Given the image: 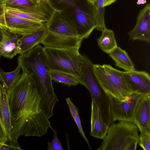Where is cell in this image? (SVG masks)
I'll return each mask as SVG.
<instances>
[{
	"instance_id": "7",
	"label": "cell",
	"mask_w": 150,
	"mask_h": 150,
	"mask_svg": "<svg viewBox=\"0 0 150 150\" xmlns=\"http://www.w3.org/2000/svg\"><path fill=\"white\" fill-rule=\"evenodd\" d=\"M77 25L76 27L79 37L82 40L88 37L95 29V7L90 2L86 8L76 3L72 7Z\"/></svg>"
},
{
	"instance_id": "33",
	"label": "cell",
	"mask_w": 150,
	"mask_h": 150,
	"mask_svg": "<svg viewBox=\"0 0 150 150\" xmlns=\"http://www.w3.org/2000/svg\"><path fill=\"white\" fill-rule=\"evenodd\" d=\"M116 0H104V6H105L110 5L114 2Z\"/></svg>"
},
{
	"instance_id": "5",
	"label": "cell",
	"mask_w": 150,
	"mask_h": 150,
	"mask_svg": "<svg viewBox=\"0 0 150 150\" xmlns=\"http://www.w3.org/2000/svg\"><path fill=\"white\" fill-rule=\"evenodd\" d=\"M93 69L101 86L110 96L122 100L133 93L127 82L124 71L107 64H93Z\"/></svg>"
},
{
	"instance_id": "16",
	"label": "cell",
	"mask_w": 150,
	"mask_h": 150,
	"mask_svg": "<svg viewBox=\"0 0 150 150\" xmlns=\"http://www.w3.org/2000/svg\"><path fill=\"white\" fill-rule=\"evenodd\" d=\"M91 135L100 139H103L105 136L109 127L103 120L98 107L92 101L91 104Z\"/></svg>"
},
{
	"instance_id": "12",
	"label": "cell",
	"mask_w": 150,
	"mask_h": 150,
	"mask_svg": "<svg viewBox=\"0 0 150 150\" xmlns=\"http://www.w3.org/2000/svg\"><path fill=\"white\" fill-rule=\"evenodd\" d=\"M133 123L140 132L150 133V95L140 96L134 112Z\"/></svg>"
},
{
	"instance_id": "24",
	"label": "cell",
	"mask_w": 150,
	"mask_h": 150,
	"mask_svg": "<svg viewBox=\"0 0 150 150\" xmlns=\"http://www.w3.org/2000/svg\"><path fill=\"white\" fill-rule=\"evenodd\" d=\"M70 113L78 127L79 132L86 141L89 149H91L89 141L86 138L82 128L81 120L79 115L78 109L71 100L69 98L66 99Z\"/></svg>"
},
{
	"instance_id": "23",
	"label": "cell",
	"mask_w": 150,
	"mask_h": 150,
	"mask_svg": "<svg viewBox=\"0 0 150 150\" xmlns=\"http://www.w3.org/2000/svg\"><path fill=\"white\" fill-rule=\"evenodd\" d=\"M104 0H96L94 3L95 7V29L101 31L106 28L104 18Z\"/></svg>"
},
{
	"instance_id": "38",
	"label": "cell",
	"mask_w": 150,
	"mask_h": 150,
	"mask_svg": "<svg viewBox=\"0 0 150 150\" xmlns=\"http://www.w3.org/2000/svg\"><path fill=\"white\" fill-rule=\"evenodd\" d=\"M2 143L0 142V149Z\"/></svg>"
},
{
	"instance_id": "27",
	"label": "cell",
	"mask_w": 150,
	"mask_h": 150,
	"mask_svg": "<svg viewBox=\"0 0 150 150\" xmlns=\"http://www.w3.org/2000/svg\"><path fill=\"white\" fill-rule=\"evenodd\" d=\"M22 150L17 141L7 139L1 144L0 150Z\"/></svg>"
},
{
	"instance_id": "19",
	"label": "cell",
	"mask_w": 150,
	"mask_h": 150,
	"mask_svg": "<svg viewBox=\"0 0 150 150\" xmlns=\"http://www.w3.org/2000/svg\"><path fill=\"white\" fill-rule=\"evenodd\" d=\"M116 66L125 71L135 70L134 66L127 53L120 47H117L108 53Z\"/></svg>"
},
{
	"instance_id": "15",
	"label": "cell",
	"mask_w": 150,
	"mask_h": 150,
	"mask_svg": "<svg viewBox=\"0 0 150 150\" xmlns=\"http://www.w3.org/2000/svg\"><path fill=\"white\" fill-rule=\"evenodd\" d=\"M0 123L7 139H12V126L8 96L6 88L0 82Z\"/></svg>"
},
{
	"instance_id": "31",
	"label": "cell",
	"mask_w": 150,
	"mask_h": 150,
	"mask_svg": "<svg viewBox=\"0 0 150 150\" xmlns=\"http://www.w3.org/2000/svg\"><path fill=\"white\" fill-rule=\"evenodd\" d=\"M7 139L4 129L0 123V142L3 143Z\"/></svg>"
},
{
	"instance_id": "37",
	"label": "cell",
	"mask_w": 150,
	"mask_h": 150,
	"mask_svg": "<svg viewBox=\"0 0 150 150\" xmlns=\"http://www.w3.org/2000/svg\"><path fill=\"white\" fill-rule=\"evenodd\" d=\"M2 0L6 2L7 0Z\"/></svg>"
},
{
	"instance_id": "18",
	"label": "cell",
	"mask_w": 150,
	"mask_h": 150,
	"mask_svg": "<svg viewBox=\"0 0 150 150\" xmlns=\"http://www.w3.org/2000/svg\"><path fill=\"white\" fill-rule=\"evenodd\" d=\"M21 36L11 33L7 30L6 35L0 46V59L1 56L12 59L19 54L20 49L18 43Z\"/></svg>"
},
{
	"instance_id": "13",
	"label": "cell",
	"mask_w": 150,
	"mask_h": 150,
	"mask_svg": "<svg viewBox=\"0 0 150 150\" xmlns=\"http://www.w3.org/2000/svg\"><path fill=\"white\" fill-rule=\"evenodd\" d=\"M82 40L79 37L58 36L48 31L41 44L47 48L79 50Z\"/></svg>"
},
{
	"instance_id": "10",
	"label": "cell",
	"mask_w": 150,
	"mask_h": 150,
	"mask_svg": "<svg viewBox=\"0 0 150 150\" xmlns=\"http://www.w3.org/2000/svg\"><path fill=\"white\" fill-rule=\"evenodd\" d=\"M5 17L7 30L11 33L21 36L30 33L46 26L45 24L32 21L6 12Z\"/></svg>"
},
{
	"instance_id": "4",
	"label": "cell",
	"mask_w": 150,
	"mask_h": 150,
	"mask_svg": "<svg viewBox=\"0 0 150 150\" xmlns=\"http://www.w3.org/2000/svg\"><path fill=\"white\" fill-rule=\"evenodd\" d=\"M138 129L133 123L119 121L109 127L98 150H135L139 140Z\"/></svg>"
},
{
	"instance_id": "11",
	"label": "cell",
	"mask_w": 150,
	"mask_h": 150,
	"mask_svg": "<svg viewBox=\"0 0 150 150\" xmlns=\"http://www.w3.org/2000/svg\"><path fill=\"white\" fill-rule=\"evenodd\" d=\"M127 82L133 93L150 95V77L147 72L135 70L124 71Z\"/></svg>"
},
{
	"instance_id": "30",
	"label": "cell",
	"mask_w": 150,
	"mask_h": 150,
	"mask_svg": "<svg viewBox=\"0 0 150 150\" xmlns=\"http://www.w3.org/2000/svg\"><path fill=\"white\" fill-rule=\"evenodd\" d=\"M58 3L64 4L72 7L76 3L74 0H54Z\"/></svg>"
},
{
	"instance_id": "14",
	"label": "cell",
	"mask_w": 150,
	"mask_h": 150,
	"mask_svg": "<svg viewBox=\"0 0 150 150\" xmlns=\"http://www.w3.org/2000/svg\"><path fill=\"white\" fill-rule=\"evenodd\" d=\"M46 25L51 34L62 37L79 38L73 24L63 18L54 19L52 16Z\"/></svg>"
},
{
	"instance_id": "17",
	"label": "cell",
	"mask_w": 150,
	"mask_h": 150,
	"mask_svg": "<svg viewBox=\"0 0 150 150\" xmlns=\"http://www.w3.org/2000/svg\"><path fill=\"white\" fill-rule=\"evenodd\" d=\"M48 30L46 26L30 33L23 35L19 39V54L24 53L41 43Z\"/></svg>"
},
{
	"instance_id": "21",
	"label": "cell",
	"mask_w": 150,
	"mask_h": 150,
	"mask_svg": "<svg viewBox=\"0 0 150 150\" xmlns=\"http://www.w3.org/2000/svg\"><path fill=\"white\" fill-rule=\"evenodd\" d=\"M50 75L52 80L68 86H76L79 84L78 78L74 75L64 72L51 70Z\"/></svg>"
},
{
	"instance_id": "28",
	"label": "cell",
	"mask_w": 150,
	"mask_h": 150,
	"mask_svg": "<svg viewBox=\"0 0 150 150\" xmlns=\"http://www.w3.org/2000/svg\"><path fill=\"white\" fill-rule=\"evenodd\" d=\"M51 129L54 133V138L51 142L48 143V150H63L62 145L58 138L57 132L52 127Z\"/></svg>"
},
{
	"instance_id": "26",
	"label": "cell",
	"mask_w": 150,
	"mask_h": 150,
	"mask_svg": "<svg viewBox=\"0 0 150 150\" xmlns=\"http://www.w3.org/2000/svg\"><path fill=\"white\" fill-rule=\"evenodd\" d=\"M138 144L144 150H150V133L140 132Z\"/></svg>"
},
{
	"instance_id": "2",
	"label": "cell",
	"mask_w": 150,
	"mask_h": 150,
	"mask_svg": "<svg viewBox=\"0 0 150 150\" xmlns=\"http://www.w3.org/2000/svg\"><path fill=\"white\" fill-rule=\"evenodd\" d=\"M18 64L30 75L46 95L51 108L53 110L58 101L54 91L50 69L44 50L40 44L24 53L19 54Z\"/></svg>"
},
{
	"instance_id": "20",
	"label": "cell",
	"mask_w": 150,
	"mask_h": 150,
	"mask_svg": "<svg viewBox=\"0 0 150 150\" xmlns=\"http://www.w3.org/2000/svg\"><path fill=\"white\" fill-rule=\"evenodd\" d=\"M101 32V35L97 39L98 46L103 51L108 54L117 46L114 33L106 28Z\"/></svg>"
},
{
	"instance_id": "32",
	"label": "cell",
	"mask_w": 150,
	"mask_h": 150,
	"mask_svg": "<svg viewBox=\"0 0 150 150\" xmlns=\"http://www.w3.org/2000/svg\"><path fill=\"white\" fill-rule=\"evenodd\" d=\"M7 30L3 29L0 27V46L6 35Z\"/></svg>"
},
{
	"instance_id": "8",
	"label": "cell",
	"mask_w": 150,
	"mask_h": 150,
	"mask_svg": "<svg viewBox=\"0 0 150 150\" xmlns=\"http://www.w3.org/2000/svg\"><path fill=\"white\" fill-rule=\"evenodd\" d=\"M140 96L133 93L122 100L109 96L113 121L122 120L133 122L134 112Z\"/></svg>"
},
{
	"instance_id": "25",
	"label": "cell",
	"mask_w": 150,
	"mask_h": 150,
	"mask_svg": "<svg viewBox=\"0 0 150 150\" xmlns=\"http://www.w3.org/2000/svg\"><path fill=\"white\" fill-rule=\"evenodd\" d=\"M38 4L35 0H7L6 6V7L18 8L30 7Z\"/></svg>"
},
{
	"instance_id": "29",
	"label": "cell",
	"mask_w": 150,
	"mask_h": 150,
	"mask_svg": "<svg viewBox=\"0 0 150 150\" xmlns=\"http://www.w3.org/2000/svg\"><path fill=\"white\" fill-rule=\"evenodd\" d=\"M6 2L0 0V27L7 30L5 17Z\"/></svg>"
},
{
	"instance_id": "6",
	"label": "cell",
	"mask_w": 150,
	"mask_h": 150,
	"mask_svg": "<svg viewBox=\"0 0 150 150\" xmlns=\"http://www.w3.org/2000/svg\"><path fill=\"white\" fill-rule=\"evenodd\" d=\"M43 50L51 70L72 74L79 79L81 72V55L79 50L56 49L43 47Z\"/></svg>"
},
{
	"instance_id": "3",
	"label": "cell",
	"mask_w": 150,
	"mask_h": 150,
	"mask_svg": "<svg viewBox=\"0 0 150 150\" xmlns=\"http://www.w3.org/2000/svg\"><path fill=\"white\" fill-rule=\"evenodd\" d=\"M81 59L79 84L84 86L89 91L92 101L97 105L103 120L109 126L114 122L111 112L110 97L104 91L95 74L93 64L84 55L81 54Z\"/></svg>"
},
{
	"instance_id": "35",
	"label": "cell",
	"mask_w": 150,
	"mask_h": 150,
	"mask_svg": "<svg viewBox=\"0 0 150 150\" xmlns=\"http://www.w3.org/2000/svg\"><path fill=\"white\" fill-rule=\"evenodd\" d=\"M88 1H89L90 2H91V3H92L93 4H94L95 1H96V0H87Z\"/></svg>"
},
{
	"instance_id": "36",
	"label": "cell",
	"mask_w": 150,
	"mask_h": 150,
	"mask_svg": "<svg viewBox=\"0 0 150 150\" xmlns=\"http://www.w3.org/2000/svg\"><path fill=\"white\" fill-rule=\"evenodd\" d=\"M41 0H36V2L37 3H39L41 1Z\"/></svg>"
},
{
	"instance_id": "9",
	"label": "cell",
	"mask_w": 150,
	"mask_h": 150,
	"mask_svg": "<svg viewBox=\"0 0 150 150\" xmlns=\"http://www.w3.org/2000/svg\"><path fill=\"white\" fill-rule=\"evenodd\" d=\"M134 28L128 35L131 40L150 42V5L146 4L139 13Z\"/></svg>"
},
{
	"instance_id": "22",
	"label": "cell",
	"mask_w": 150,
	"mask_h": 150,
	"mask_svg": "<svg viewBox=\"0 0 150 150\" xmlns=\"http://www.w3.org/2000/svg\"><path fill=\"white\" fill-rule=\"evenodd\" d=\"M21 69V67L18 64L15 70L10 72H5L0 69V82L6 91L9 90L18 79Z\"/></svg>"
},
{
	"instance_id": "1",
	"label": "cell",
	"mask_w": 150,
	"mask_h": 150,
	"mask_svg": "<svg viewBox=\"0 0 150 150\" xmlns=\"http://www.w3.org/2000/svg\"><path fill=\"white\" fill-rule=\"evenodd\" d=\"M13 85L6 91L12 126V140L21 136L42 137L52 126L54 115L47 97L33 77L24 69Z\"/></svg>"
},
{
	"instance_id": "34",
	"label": "cell",
	"mask_w": 150,
	"mask_h": 150,
	"mask_svg": "<svg viewBox=\"0 0 150 150\" xmlns=\"http://www.w3.org/2000/svg\"><path fill=\"white\" fill-rule=\"evenodd\" d=\"M137 4L138 5L144 4L146 3V1L145 0H137Z\"/></svg>"
}]
</instances>
